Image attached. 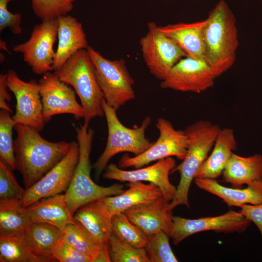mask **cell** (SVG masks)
Segmentation results:
<instances>
[{"label":"cell","mask_w":262,"mask_h":262,"mask_svg":"<svg viewBox=\"0 0 262 262\" xmlns=\"http://www.w3.org/2000/svg\"><path fill=\"white\" fill-rule=\"evenodd\" d=\"M16 169L21 175L25 189L31 187L68 153L71 142H52L43 138L30 126L16 124L14 128Z\"/></svg>","instance_id":"obj_1"},{"label":"cell","mask_w":262,"mask_h":262,"mask_svg":"<svg viewBox=\"0 0 262 262\" xmlns=\"http://www.w3.org/2000/svg\"><path fill=\"white\" fill-rule=\"evenodd\" d=\"M204 30L206 61L216 78L229 70L239 46L235 17L226 2L220 0L206 18Z\"/></svg>","instance_id":"obj_2"},{"label":"cell","mask_w":262,"mask_h":262,"mask_svg":"<svg viewBox=\"0 0 262 262\" xmlns=\"http://www.w3.org/2000/svg\"><path fill=\"white\" fill-rule=\"evenodd\" d=\"M79 146V158L69 186L65 193V199L70 213L99 198L119 195L124 191L123 184L116 183L107 187L96 184L92 179L90 156L94 135L89 123L84 121L76 128Z\"/></svg>","instance_id":"obj_3"},{"label":"cell","mask_w":262,"mask_h":262,"mask_svg":"<svg viewBox=\"0 0 262 262\" xmlns=\"http://www.w3.org/2000/svg\"><path fill=\"white\" fill-rule=\"evenodd\" d=\"M65 83L71 85L79 97L84 112V121L104 115L103 94L96 78L93 64L87 50L72 55L54 72Z\"/></svg>","instance_id":"obj_4"},{"label":"cell","mask_w":262,"mask_h":262,"mask_svg":"<svg viewBox=\"0 0 262 262\" xmlns=\"http://www.w3.org/2000/svg\"><path fill=\"white\" fill-rule=\"evenodd\" d=\"M102 106L108 127V137L104 151L93 164L97 179L115 155L124 152L138 155L153 143L145 136L146 130L151 121L149 116L146 117L140 126L129 128L122 124L117 117L116 111L108 105L104 98Z\"/></svg>","instance_id":"obj_5"},{"label":"cell","mask_w":262,"mask_h":262,"mask_svg":"<svg viewBox=\"0 0 262 262\" xmlns=\"http://www.w3.org/2000/svg\"><path fill=\"white\" fill-rule=\"evenodd\" d=\"M221 129L209 121L199 120L184 130L188 139L187 152L182 162L171 172L178 171L180 174L175 196L178 200H188L191 183L208 157Z\"/></svg>","instance_id":"obj_6"},{"label":"cell","mask_w":262,"mask_h":262,"mask_svg":"<svg viewBox=\"0 0 262 262\" xmlns=\"http://www.w3.org/2000/svg\"><path fill=\"white\" fill-rule=\"evenodd\" d=\"M86 49L93 64L96 79L107 103L117 111L135 98L134 80L125 61L106 59L89 46Z\"/></svg>","instance_id":"obj_7"},{"label":"cell","mask_w":262,"mask_h":262,"mask_svg":"<svg viewBox=\"0 0 262 262\" xmlns=\"http://www.w3.org/2000/svg\"><path fill=\"white\" fill-rule=\"evenodd\" d=\"M156 127L159 131L157 141L139 155L122 156L118 161L119 168H139L152 162L173 156L180 160L184 158L188 147L184 131L175 129L170 121L163 117L157 119Z\"/></svg>","instance_id":"obj_8"},{"label":"cell","mask_w":262,"mask_h":262,"mask_svg":"<svg viewBox=\"0 0 262 262\" xmlns=\"http://www.w3.org/2000/svg\"><path fill=\"white\" fill-rule=\"evenodd\" d=\"M147 27V33L140 40L143 58L150 73L162 81L171 68L187 55L155 23H148Z\"/></svg>","instance_id":"obj_9"},{"label":"cell","mask_w":262,"mask_h":262,"mask_svg":"<svg viewBox=\"0 0 262 262\" xmlns=\"http://www.w3.org/2000/svg\"><path fill=\"white\" fill-rule=\"evenodd\" d=\"M57 19L42 21L35 25L29 40L16 45L15 52L22 54L23 60L38 75L54 70V45L57 37Z\"/></svg>","instance_id":"obj_10"},{"label":"cell","mask_w":262,"mask_h":262,"mask_svg":"<svg viewBox=\"0 0 262 262\" xmlns=\"http://www.w3.org/2000/svg\"><path fill=\"white\" fill-rule=\"evenodd\" d=\"M251 223L240 212L232 210L218 216L193 219L173 215L170 237L173 243L178 245L188 237L204 231L242 233L249 227Z\"/></svg>","instance_id":"obj_11"},{"label":"cell","mask_w":262,"mask_h":262,"mask_svg":"<svg viewBox=\"0 0 262 262\" xmlns=\"http://www.w3.org/2000/svg\"><path fill=\"white\" fill-rule=\"evenodd\" d=\"M79 146L71 142L69 151L51 169L31 187L26 189L22 199L24 206L44 198L63 194L68 188L78 164Z\"/></svg>","instance_id":"obj_12"},{"label":"cell","mask_w":262,"mask_h":262,"mask_svg":"<svg viewBox=\"0 0 262 262\" xmlns=\"http://www.w3.org/2000/svg\"><path fill=\"white\" fill-rule=\"evenodd\" d=\"M6 74L8 89L14 94L16 102L13 116L15 122L41 131L46 122L38 82L34 80L25 82L13 69H9Z\"/></svg>","instance_id":"obj_13"},{"label":"cell","mask_w":262,"mask_h":262,"mask_svg":"<svg viewBox=\"0 0 262 262\" xmlns=\"http://www.w3.org/2000/svg\"><path fill=\"white\" fill-rule=\"evenodd\" d=\"M216 78L205 60L186 56L171 68L160 86L163 89L201 93L213 87Z\"/></svg>","instance_id":"obj_14"},{"label":"cell","mask_w":262,"mask_h":262,"mask_svg":"<svg viewBox=\"0 0 262 262\" xmlns=\"http://www.w3.org/2000/svg\"><path fill=\"white\" fill-rule=\"evenodd\" d=\"M38 83L45 122L63 114L73 115L77 120L84 118V110L76 99L75 91L54 72L44 74Z\"/></svg>","instance_id":"obj_15"},{"label":"cell","mask_w":262,"mask_h":262,"mask_svg":"<svg viewBox=\"0 0 262 262\" xmlns=\"http://www.w3.org/2000/svg\"><path fill=\"white\" fill-rule=\"evenodd\" d=\"M176 166V161L172 157L159 160L151 165L132 170H123L112 163L106 167L102 177L120 182H149L157 186L164 197L170 202L175 196L176 187L170 182L169 176Z\"/></svg>","instance_id":"obj_16"},{"label":"cell","mask_w":262,"mask_h":262,"mask_svg":"<svg viewBox=\"0 0 262 262\" xmlns=\"http://www.w3.org/2000/svg\"><path fill=\"white\" fill-rule=\"evenodd\" d=\"M169 203L162 196L133 206L123 213L147 236L160 231L170 236L173 215Z\"/></svg>","instance_id":"obj_17"},{"label":"cell","mask_w":262,"mask_h":262,"mask_svg":"<svg viewBox=\"0 0 262 262\" xmlns=\"http://www.w3.org/2000/svg\"><path fill=\"white\" fill-rule=\"evenodd\" d=\"M129 188L115 196L99 198L95 201L102 212L110 219L119 213L135 205L146 203L163 196L156 185L142 181H131Z\"/></svg>","instance_id":"obj_18"},{"label":"cell","mask_w":262,"mask_h":262,"mask_svg":"<svg viewBox=\"0 0 262 262\" xmlns=\"http://www.w3.org/2000/svg\"><path fill=\"white\" fill-rule=\"evenodd\" d=\"M58 46L53 62L54 70L60 68L72 55L88 47L82 24L70 15L57 19Z\"/></svg>","instance_id":"obj_19"},{"label":"cell","mask_w":262,"mask_h":262,"mask_svg":"<svg viewBox=\"0 0 262 262\" xmlns=\"http://www.w3.org/2000/svg\"><path fill=\"white\" fill-rule=\"evenodd\" d=\"M206 23V19L194 22L159 26V29L172 39L187 56L206 61L204 30Z\"/></svg>","instance_id":"obj_20"},{"label":"cell","mask_w":262,"mask_h":262,"mask_svg":"<svg viewBox=\"0 0 262 262\" xmlns=\"http://www.w3.org/2000/svg\"><path fill=\"white\" fill-rule=\"evenodd\" d=\"M26 211L31 222L48 223L63 231L68 224L77 223L64 194L42 198L26 207Z\"/></svg>","instance_id":"obj_21"},{"label":"cell","mask_w":262,"mask_h":262,"mask_svg":"<svg viewBox=\"0 0 262 262\" xmlns=\"http://www.w3.org/2000/svg\"><path fill=\"white\" fill-rule=\"evenodd\" d=\"M194 182L200 189L222 198L229 207L262 203V181L252 183L244 189L224 186L215 179L195 178Z\"/></svg>","instance_id":"obj_22"},{"label":"cell","mask_w":262,"mask_h":262,"mask_svg":"<svg viewBox=\"0 0 262 262\" xmlns=\"http://www.w3.org/2000/svg\"><path fill=\"white\" fill-rule=\"evenodd\" d=\"M237 144L233 129H221L211 154L200 166L195 178L215 179L222 175Z\"/></svg>","instance_id":"obj_23"},{"label":"cell","mask_w":262,"mask_h":262,"mask_svg":"<svg viewBox=\"0 0 262 262\" xmlns=\"http://www.w3.org/2000/svg\"><path fill=\"white\" fill-rule=\"evenodd\" d=\"M222 178L224 182L238 188L262 181V155L243 157L233 153L223 172Z\"/></svg>","instance_id":"obj_24"},{"label":"cell","mask_w":262,"mask_h":262,"mask_svg":"<svg viewBox=\"0 0 262 262\" xmlns=\"http://www.w3.org/2000/svg\"><path fill=\"white\" fill-rule=\"evenodd\" d=\"M63 234V231L52 225L31 222L25 230L23 238L31 251L43 262H57L53 257L52 250Z\"/></svg>","instance_id":"obj_25"},{"label":"cell","mask_w":262,"mask_h":262,"mask_svg":"<svg viewBox=\"0 0 262 262\" xmlns=\"http://www.w3.org/2000/svg\"><path fill=\"white\" fill-rule=\"evenodd\" d=\"M68 224L63 239L78 251L90 257L93 262H111L109 245H101L79 222Z\"/></svg>","instance_id":"obj_26"},{"label":"cell","mask_w":262,"mask_h":262,"mask_svg":"<svg viewBox=\"0 0 262 262\" xmlns=\"http://www.w3.org/2000/svg\"><path fill=\"white\" fill-rule=\"evenodd\" d=\"M74 218L99 243L109 245L112 233L111 219L102 212L95 201L80 208L74 214Z\"/></svg>","instance_id":"obj_27"},{"label":"cell","mask_w":262,"mask_h":262,"mask_svg":"<svg viewBox=\"0 0 262 262\" xmlns=\"http://www.w3.org/2000/svg\"><path fill=\"white\" fill-rule=\"evenodd\" d=\"M31 223L22 200L0 201V235L23 236Z\"/></svg>","instance_id":"obj_28"},{"label":"cell","mask_w":262,"mask_h":262,"mask_svg":"<svg viewBox=\"0 0 262 262\" xmlns=\"http://www.w3.org/2000/svg\"><path fill=\"white\" fill-rule=\"evenodd\" d=\"M0 262H43L30 250L23 236L0 235Z\"/></svg>","instance_id":"obj_29"},{"label":"cell","mask_w":262,"mask_h":262,"mask_svg":"<svg viewBox=\"0 0 262 262\" xmlns=\"http://www.w3.org/2000/svg\"><path fill=\"white\" fill-rule=\"evenodd\" d=\"M112 233L119 240L134 247L145 248L147 236L134 225L123 213L111 219Z\"/></svg>","instance_id":"obj_30"},{"label":"cell","mask_w":262,"mask_h":262,"mask_svg":"<svg viewBox=\"0 0 262 262\" xmlns=\"http://www.w3.org/2000/svg\"><path fill=\"white\" fill-rule=\"evenodd\" d=\"M147 236L145 249L149 262H177L169 244L170 236L160 231Z\"/></svg>","instance_id":"obj_31"},{"label":"cell","mask_w":262,"mask_h":262,"mask_svg":"<svg viewBox=\"0 0 262 262\" xmlns=\"http://www.w3.org/2000/svg\"><path fill=\"white\" fill-rule=\"evenodd\" d=\"M109 257L112 262H149L145 248L134 247L111 233L109 239Z\"/></svg>","instance_id":"obj_32"},{"label":"cell","mask_w":262,"mask_h":262,"mask_svg":"<svg viewBox=\"0 0 262 262\" xmlns=\"http://www.w3.org/2000/svg\"><path fill=\"white\" fill-rule=\"evenodd\" d=\"M11 113L5 110L0 111V157L13 170L16 169L13 140V129L16 124Z\"/></svg>","instance_id":"obj_33"},{"label":"cell","mask_w":262,"mask_h":262,"mask_svg":"<svg viewBox=\"0 0 262 262\" xmlns=\"http://www.w3.org/2000/svg\"><path fill=\"white\" fill-rule=\"evenodd\" d=\"M31 3L34 14L42 21L56 20L73 8L72 3L66 0H31Z\"/></svg>","instance_id":"obj_34"},{"label":"cell","mask_w":262,"mask_h":262,"mask_svg":"<svg viewBox=\"0 0 262 262\" xmlns=\"http://www.w3.org/2000/svg\"><path fill=\"white\" fill-rule=\"evenodd\" d=\"M13 169L0 158V201L22 200L26 189L16 181Z\"/></svg>","instance_id":"obj_35"},{"label":"cell","mask_w":262,"mask_h":262,"mask_svg":"<svg viewBox=\"0 0 262 262\" xmlns=\"http://www.w3.org/2000/svg\"><path fill=\"white\" fill-rule=\"evenodd\" d=\"M52 256L56 261L60 262H93L90 257L75 249L63 237L55 244Z\"/></svg>","instance_id":"obj_36"},{"label":"cell","mask_w":262,"mask_h":262,"mask_svg":"<svg viewBox=\"0 0 262 262\" xmlns=\"http://www.w3.org/2000/svg\"><path fill=\"white\" fill-rule=\"evenodd\" d=\"M12 0H0V32L8 28L15 34H20L22 16L19 13L13 14L7 9L8 3Z\"/></svg>","instance_id":"obj_37"},{"label":"cell","mask_w":262,"mask_h":262,"mask_svg":"<svg viewBox=\"0 0 262 262\" xmlns=\"http://www.w3.org/2000/svg\"><path fill=\"white\" fill-rule=\"evenodd\" d=\"M240 212L258 228L262 238V203L244 204L240 207Z\"/></svg>","instance_id":"obj_38"},{"label":"cell","mask_w":262,"mask_h":262,"mask_svg":"<svg viewBox=\"0 0 262 262\" xmlns=\"http://www.w3.org/2000/svg\"><path fill=\"white\" fill-rule=\"evenodd\" d=\"M7 81V74H2L0 75V108L6 110L11 114L13 113L12 109L7 102L11 101V96L8 93Z\"/></svg>","instance_id":"obj_39"},{"label":"cell","mask_w":262,"mask_h":262,"mask_svg":"<svg viewBox=\"0 0 262 262\" xmlns=\"http://www.w3.org/2000/svg\"><path fill=\"white\" fill-rule=\"evenodd\" d=\"M0 47H1V48H0V49H4V50H6L7 51H8V50H7V47H6V43H5V42L1 41H0Z\"/></svg>","instance_id":"obj_40"},{"label":"cell","mask_w":262,"mask_h":262,"mask_svg":"<svg viewBox=\"0 0 262 262\" xmlns=\"http://www.w3.org/2000/svg\"><path fill=\"white\" fill-rule=\"evenodd\" d=\"M67 0V1H69L70 2H71V3H73L74 1L77 0Z\"/></svg>","instance_id":"obj_41"}]
</instances>
